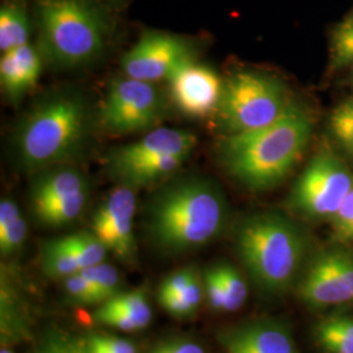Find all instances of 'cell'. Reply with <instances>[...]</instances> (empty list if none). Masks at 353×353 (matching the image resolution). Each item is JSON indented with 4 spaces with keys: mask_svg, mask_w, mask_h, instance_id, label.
Returning <instances> with one entry per match:
<instances>
[{
    "mask_svg": "<svg viewBox=\"0 0 353 353\" xmlns=\"http://www.w3.org/2000/svg\"><path fill=\"white\" fill-rule=\"evenodd\" d=\"M313 134L307 112L290 103L268 126L229 135L221 145L229 173L249 189L268 190L290 174L301 159Z\"/></svg>",
    "mask_w": 353,
    "mask_h": 353,
    "instance_id": "obj_1",
    "label": "cell"
},
{
    "mask_svg": "<svg viewBox=\"0 0 353 353\" xmlns=\"http://www.w3.org/2000/svg\"><path fill=\"white\" fill-rule=\"evenodd\" d=\"M227 220L223 191L210 181L188 179L153 199L147 228L159 249L176 254L207 245L221 233Z\"/></svg>",
    "mask_w": 353,
    "mask_h": 353,
    "instance_id": "obj_2",
    "label": "cell"
},
{
    "mask_svg": "<svg viewBox=\"0 0 353 353\" xmlns=\"http://www.w3.org/2000/svg\"><path fill=\"white\" fill-rule=\"evenodd\" d=\"M236 249L254 285L267 297L294 290L306 265L303 230L278 212L246 217L236 233Z\"/></svg>",
    "mask_w": 353,
    "mask_h": 353,
    "instance_id": "obj_3",
    "label": "cell"
},
{
    "mask_svg": "<svg viewBox=\"0 0 353 353\" xmlns=\"http://www.w3.org/2000/svg\"><path fill=\"white\" fill-rule=\"evenodd\" d=\"M89 131V112L83 99L59 93L26 115L14 139L17 157L29 170H43L76 154Z\"/></svg>",
    "mask_w": 353,
    "mask_h": 353,
    "instance_id": "obj_4",
    "label": "cell"
},
{
    "mask_svg": "<svg viewBox=\"0 0 353 353\" xmlns=\"http://www.w3.org/2000/svg\"><path fill=\"white\" fill-rule=\"evenodd\" d=\"M38 17L43 51L51 62L83 65L103 50L105 24L83 0H39Z\"/></svg>",
    "mask_w": 353,
    "mask_h": 353,
    "instance_id": "obj_5",
    "label": "cell"
},
{
    "mask_svg": "<svg viewBox=\"0 0 353 353\" xmlns=\"http://www.w3.org/2000/svg\"><path fill=\"white\" fill-rule=\"evenodd\" d=\"M290 105L285 89L275 77L239 72L224 84L217 112L229 135H237L271 125Z\"/></svg>",
    "mask_w": 353,
    "mask_h": 353,
    "instance_id": "obj_6",
    "label": "cell"
},
{
    "mask_svg": "<svg viewBox=\"0 0 353 353\" xmlns=\"http://www.w3.org/2000/svg\"><path fill=\"white\" fill-rule=\"evenodd\" d=\"M352 188L348 166L335 153L319 152L296 181L290 207L307 220H331Z\"/></svg>",
    "mask_w": 353,
    "mask_h": 353,
    "instance_id": "obj_7",
    "label": "cell"
},
{
    "mask_svg": "<svg viewBox=\"0 0 353 353\" xmlns=\"http://www.w3.org/2000/svg\"><path fill=\"white\" fill-rule=\"evenodd\" d=\"M294 290L312 310L353 305V250L341 245L316 254L306 262Z\"/></svg>",
    "mask_w": 353,
    "mask_h": 353,
    "instance_id": "obj_8",
    "label": "cell"
},
{
    "mask_svg": "<svg viewBox=\"0 0 353 353\" xmlns=\"http://www.w3.org/2000/svg\"><path fill=\"white\" fill-rule=\"evenodd\" d=\"M164 113V101L153 83L131 77L114 80L100 110L101 126L126 135L156 126Z\"/></svg>",
    "mask_w": 353,
    "mask_h": 353,
    "instance_id": "obj_9",
    "label": "cell"
},
{
    "mask_svg": "<svg viewBox=\"0 0 353 353\" xmlns=\"http://www.w3.org/2000/svg\"><path fill=\"white\" fill-rule=\"evenodd\" d=\"M137 196L132 188L121 185L108 195L93 216L92 229L115 256L131 263L135 259L137 243L134 236V217Z\"/></svg>",
    "mask_w": 353,
    "mask_h": 353,
    "instance_id": "obj_10",
    "label": "cell"
},
{
    "mask_svg": "<svg viewBox=\"0 0 353 353\" xmlns=\"http://www.w3.org/2000/svg\"><path fill=\"white\" fill-rule=\"evenodd\" d=\"M176 108L192 118H204L219 110L224 84L211 67L183 61L166 80Z\"/></svg>",
    "mask_w": 353,
    "mask_h": 353,
    "instance_id": "obj_11",
    "label": "cell"
},
{
    "mask_svg": "<svg viewBox=\"0 0 353 353\" xmlns=\"http://www.w3.org/2000/svg\"><path fill=\"white\" fill-rule=\"evenodd\" d=\"M189 58V48L182 39L166 33L151 32L140 38L123 57L122 70L127 77L156 83L168 80L176 67Z\"/></svg>",
    "mask_w": 353,
    "mask_h": 353,
    "instance_id": "obj_12",
    "label": "cell"
},
{
    "mask_svg": "<svg viewBox=\"0 0 353 353\" xmlns=\"http://www.w3.org/2000/svg\"><path fill=\"white\" fill-rule=\"evenodd\" d=\"M219 344L224 353H301L290 326L275 318H256L223 330Z\"/></svg>",
    "mask_w": 353,
    "mask_h": 353,
    "instance_id": "obj_13",
    "label": "cell"
},
{
    "mask_svg": "<svg viewBox=\"0 0 353 353\" xmlns=\"http://www.w3.org/2000/svg\"><path fill=\"white\" fill-rule=\"evenodd\" d=\"M195 144L196 138L185 130L157 128L139 141L112 152L108 165L110 166V172H113L127 165L164 156H189Z\"/></svg>",
    "mask_w": 353,
    "mask_h": 353,
    "instance_id": "obj_14",
    "label": "cell"
},
{
    "mask_svg": "<svg viewBox=\"0 0 353 353\" xmlns=\"http://www.w3.org/2000/svg\"><path fill=\"white\" fill-rule=\"evenodd\" d=\"M41 71V55L30 43L4 52L0 59L1 89L10 99L19 100L37 84Z\"/></svg>",
    "mask_w": 353,
    "mask_h": 353,
    "instance_id": "obj_15",
    "label": "cell"
},
{
    "mask_svg": "<svg viewBox=\"0 0 353 353\" xmlns=\"http://www.w3.org/2000/svg\"><path fill=\"white\" fill-rule=\"evenodd\" d=\"M84 190H88V182L83 173L71 168L54 169L34 182L30 194L32 208L34 211Z\"/></svg>",
    "mask_w": 353,
    "mask_h": 353,
    "instance_id": "obj_16",
    "label": "cell"
},
{
    "mask_svg": "<svg viewBox=\"0 0 353 353\" xmlns=\"http://www.w3.org/2000/svg\"><path fill=\"white\" fill-rule=\"evenodd\" d=\"M188 156H164L127 165L110 172L112 176L128 188H143L172 176L186 161Z\"/></svg>",
    "mask_w": 353,
    "mask_h": 353,
    "instance_id": "obj_17",
    "label": "cell"
},
{
    "mask_svg": "<svg viewBox=\"0 0 353 353\" xmlns=\"http://www.w3.org/2000/svg\"><path fill=\"white\" fill-rule=\"evenodd\" d=\"M313 336L325 353H353V314L322 316L313 327Z\"/></svg>",
    "mask_w": 353,
    "mask_h": 353,
    "instance_id": "obj_18",
    "label": "cell"
},
{
    "mask_svg": "<svg viewBox=\"0 0 353 353\" xmlns=\"http://www.w3.org/2000/svg\"><path fill=\"white\" fill-rule=\"evenodd\" d=\"M89 189L76 192L71 196H67L61 201L50 203L42 208L34 210L33 214L45 227H63L83 214L87 201H88Z\"/></svg>",
    "mask_w": 353,
    "mask_h": 353,
    "instance_id": "obj_19",
    "label": "cell"
},
{
    "mask_svg": "<svg viewBox=\"0 0 353 353\" xmlns=\"http://www.w3.org/2000/svg\"><path fill=\"white\" fill-rule=\"evenodd\" d=\"M30 28L26 13L17 6H3L0 10V50H14L29 43Z\"/></svg>",
    "mask_w": 353,
    "mask_h": 353,
    "instance_id": "obj_20",
    "label": "cell"
},
{
    "mask_svg": "<svg viewBox=\"0 0 353 353\" xmlns=\"http://www.w3.org/2000/svg\"><path fill=\"white\" fill-rule=\"evenodd\" d=\"M225 297V313L237 312L246 303L249 285L240 270L229 263L212 265Z\"/></svg>",
    "mask_w": 353,
    "mask_h": 353,
    "instance_id": "obj_21",
    "label": "cell"
},
{
    "mask_svg": "<svg viewBox=\"0 0 353 353\" xmlns=\"http://www.w3.org/2000/svg\"><path fill=\"white\" fill-rule=\"evenodd\" d=\"M61 241L75 256L77 263L80 265V271L92 265L102 263L108 252L105 245L96 237L93 232H80L63 237Z\"/></svg>",
    "mask_w": 353,
    "mask_h": 353,
    "instance_id": "obj_22",
    "label": "cell"
},
{
    "mask_svg": "<svg viewBox=\"0 0 353 353\" xmlns=\"http://www.w3.org/2000/svg\"><path fill=\"white\" fill-rule=\"evenodd\" d=\"M42 270L52 279H65L80 271V265L61 239L46 242L42 249Z\"/></svg>",
    "mask_w": 353,
    "mask_h": 353,
    "instance_id": "obj_23",
    "label": "cell"
},
{
    "mask_svg": "<svg viewBox=\"0 0 353 353\" xmlns=\"http://www.w3.org/2000/svg\"><path fill=\"white\" fill-rule=\"evenodd\" d=\"M204 285L201 281V276L196 272L191 279L189 285L179 296L169 299L160 303L165 310L176 318H190L194 316L204 299Z\"/></svg>",
    "mask_w": 353,
    "mask_h": 353,
    "instance_id": "obj_24",
    "label": "cell"
},
{
    "mask_svg": "<svg viewBox=\"0 0 353 353\" xmlns=\"http://www.w3.org/2000/svg\"><path fill=\"white\" fill-rule=\"evenodd\" d=\"M81 274L93 285L97 303H106L118 294L119 275L114 265L102 262L100 265L81 270Z\"/></svg>",
    "mask_w": 353,
    "mask_h": 353,
    "instance_id": "obj_25",
    "label": "cell"
},
{
    "mask_svg": "<svg viewBox=\"0 0 353 353\" xmlns=\"http://www.w3.org/2000/svg\"><path fill=\"white\" fill-rule=\"evenodd\" d=\"M122 309L127 316L134 319L139 330L147 327L152 321V309L145 293L141 290L118 293L112 300L106 301Z\"/></svg>",
    "mask_w": 353,
    "mask_h": 353,
    "instance_id": "obj_26",
    "label": "cell"
},
{
    "mask_svg": "<svg viewBox=\"0 0 353 353\" xmlns=\"http://www.w3.org/2000/svg\"><path fill=\"white\" fill-rule=\"evenodd\" d=\"M331 58L334 67L341 68L353 64V14L332 30Z\"/></svg>",
    "mask_w": 353,
    "mask_h": 353,
    "instance_id": "obj_27",
    "label": "cell"
},
{
    "mask_svg": "<svg viewBox=\"0 0 353 353\" xmlns=\"http://www.w3.org/2000/svg\"><path fill=\"white\" fill-rule=\"evenodd\" d=\"M330 130L341 147L353 156V99L334 109L330 117Z\"/></svg>",
    "mask_w": 353,
    "mask_h": 353,
    "instance_id": "obj_28",
    "label": "cell"
},
{
    "mask_svg": "<svg viewBox=\"0 0 353 353\" xmlns=\"http://www.w3.org/2000/svg\"><path fill=\"white\" fill-rule=\"evenodd\" d=\"M332 239L339 245L353 242V188L331 219Z\"/></svg>",
    "mask_w": 353,
    "mask_h": 353,
    "instance_id": "obj_29",
    "label": "cell"
},
{
    "mask_svg": "<svg viewBox=\"0 0 353 353\" xmlns=\"http://www.w3.org/2000/svg\"><path fill=\"white\" fill-rule=\"evenodd\" d=\"M81 341L85 353H137L132 341L118 336L92 334Z\"/></svg>",
    "mask_w": 353,
    "mask_h": 353,
    "instance_id": "obj_30",
    "label": "cell"
},
{
    "mask_svg": "<svg viewBox=\"0 0 353 353\" xmlns=\"http://www.w3.org/2000/svg\"><path fill=\"white\" fill-rule=\"evenodd\" d=\"M33 353H85V350L83 341H75L65 334L54 331L42 338Z\"/></svg>",
    "mask_w": 353,
    "mask_h": 353,
    "instance_id": "obj_31",
    "label": "cell"
},
{
    "mask_svg": "<svg viewBox=\"0 0 353 353\" xmlns=\"http://www.w3.org/2000/svg\"><path fill=\"white\" fill-rule=\"evenodd\" d=\"M93 318L100 325L118 328L126 332L139 331V327L137 326L134 319L127 316L122 309L114 306L112 303H102L101 306L94 312Z\"/></svg>",
    "mask_w": 353,
    "mask_h": 353,
    "instance_id": "obj_32",
    "label": "cell"
},
{
    "mask_svg": "<svg viewBox=\"0 0 353 353\" xmlns=\"http://www.w3.org/2000/svg\"><path fill=\"white\" fill-rule=\"evenodd\" d=\"M28 234V225L23 214L10 227L0 232V252L1 256H11L19 252Z\"/></svg>",
    "mask_w": 353,
    "mask_h": 353,
    "instance_id": "obj_33",
    "label": "cell"
},
{
    "mask_svg": "<svg viewBox=\"0 0 353 353\" xmlns=\"http://www.w3.org/2000/svg\"><path fill=\"white\" fill-rule=\"evenodd\" d=\"M195 274H196L195 268L185 267L170 274L168 278H165L157 293L159 303H161L169 299L179 296L183 290H186V287L189 285L191 279L194 278Z\"/></svg>",
    "mask_w": 353,
    "mask_h": 353,
    "instance_id": "obj_34",
    "label": "cell"
},
{
    "mask_svg": "<svg viewBox=\"0 0 353 353\" xmlns=\"http://www.w3.org/2000/svg\"><path fill=\"white\" fill-rule=\"evenodd\" d=\"M64 290L76 303L83 305L97 303L93 285L90 284L88 279L81 274V271L64 279Z\"/></svg>",
    "mask_w": 353,
    "mask_h": 353,
    "instance_id": "obj_35",
    "label": "cell"
},
{
    "mask_svg": "<svg viewBox=\"0 0 353 353\" xmlns=\"http://www.w3.org/2000/svg\"><path fill=\"white\" fill-rule=\"evenodd\" d=\"M205 300L214 313H225V297L221 284L214 274V268H208L204 275Z\"/></svg>",
    "mask_w": 353,
    "mask_h": 353,
    "instance_id": "obj_36",
    "label": "cell"
},
{
    "mask_svg": "<svg viewBox=\"0 0 353 353\" xmlns=\"http://www.w3.org/2000/svg\"><path fill=\"white\" fill-rule=\"evenodd\" d=\"M151 353H205V351L198 343L179 338L159 344Z\"/></svg>",
    "mask_w": 353,
    "mask_h": 353,
    "instance_id": "obj_37",
    "label": "cell"
},
{
    "mask_svg": "<svg viewBox=\"0 0 353 353\" xmlns=\"http://www.w3.org/2000/svg\"><path fill=\"white\" fill-rule=\"evenodd\" d=\"M0 353H13L12 350L10 348V347H7L6 344H1V350H0Z\"/></svg>",
    "mask_w": 353,
    "mask_h": 353,
    "instance_id": "obj_38",
    "label": "cell"
}]
</instances>
